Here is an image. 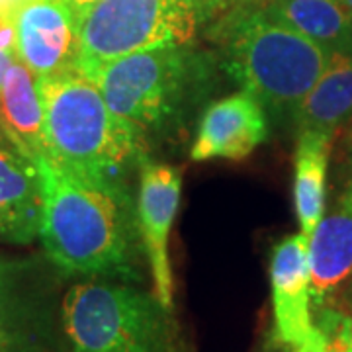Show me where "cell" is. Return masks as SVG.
I'll return each instance as SVG.
<instances>
[{
  "instance_id": "obj_21",
  "label": "cell",
  "mask_w": 352,
  "mask_h": 352,
  "mask_svg": "<svg viewBox=\"0 0 352 352\" xmlns=\"http://www.w3.org/2000/svg\"><path fill=\"white\" fill-rule=\"evenodd\" d=\"M18 57L12 55V53H6V51H0V88L4 85V78H6V73L8 69L12 67V63Z\"/></svg>"
},
{
  "instance_id": "obj_2",
  "label": "cell",
  "mask_w": 352,
  "mask_h": 352,
  "mask_svg": "<svg viewBox=\"0 0 352 352\" xmlns=\"http://www.w3.org/2000/svg\"><path fill=\"white\" fill-rule=\"evenodd\" d=\"M217 57L190 45L129 53L90 71L106 104L138 131L151 151L188 135L217 87Z\"/></svg>"
},
{
  "instance_id": "obj_4",
  "label": "cell",
  "mask_w": 352,
  "mask_h": 352,
  "mask_svg": "<svg viewBox=\"0 0 352 352\" xmlns=\"http://www.w3.org/2000/svg\"><path fill=\"white\" fill-rule=\"evenodd\" d=\"M206 36L219 67L276 120L294 118L331 57L325 47L254 6L229 8Z\"/></svg>"
},
{
  "instance_id": "obj_6",
  "label": "cell",
  "mask_w": 352,
  "mask_h": 352,
  "mask_svg": "<svg viewBox=\"0 0 352 352\" xmlns=\"http://www.w3.org/2000/svg\"><path fill=\"white\" fill-rule=\"evenodd\" d=\"M229 8V0H100L80 18L76 71L88 75L129 53L190 45Z\"/></svg>"
},
{
  "instance_id": "obj_1",
  "label": "cell",
  "mask_w": 352,
  "mask_h": 352,
  "mask_svg": "<svg viewBox=\"0 0 352 352\" xmlns=\"http://www.w3.org/2000/svg\"><path fill=\"white\" fill-rule=\"evenodd\" d=\"M36 161L43 178L39 239L50 263L65 276L141 282L138 200L87 186L47 157Z\"/></svg>"
},
{
  "instance_id": "obj_16",
  "label": "cell",
  "mask_w": 352,
  "mask_h": 352,
  "mask_svg": "<svg viewBox=\"0 0 352 352\" xmlns=\"http://www.w3.org/2000/svg\"><path fill=\"white\" fill-rule=\"evenodd\" d=\"M264 12L329 53L352 47V14L344 0H268Z\"/></svg>"
},
{
  "instance_id": "obj_15",
  "label": "cell",
  "mask_w": 352,
  "mask_h": 352,
  "mask_svg": "<svg viewBox=\"0 0 352 352\" xmlns=\"http://www.w3.org/2000/svg\"><path fill=\"white\" fill-rule=\"evenodd\" d=\"M0 129L32 159L45 157L43 108L38 80L22 61H14L0 88Z\"/></svg>"
},
{
  "instance_id": "obj_7",
  "label": "cell",
  "mask_w": 352,
  "mask_h": 352,
  "mask_svg": "<svg viewBox=\"0 0 352 352\" xmlns=\"http://www.w3.org/2000/svg\"><path fill=\"white\" fill-rule=\"evenodd\" d=\"M53 289L38 264L0 256V352H57Z\"/></svg>"
},
{
  "instance_id": "obj_24",
  "label": "cell",
  "mask_w": 352,
  "mask_h": 352,
  "mask_svg": "<svg viewBox=\"0 0 352 352\" xmlns=\"http://www.w3.org/2000/svg\"><path fill=\"white\" fill-rule=\"evenodd\" d=\"M344 198H349V200L352 201V178H351V182H349V188L344 190V194H342Z\"/></svg>"
},
{
  "instance_id": "obj_10",
  "label": "cell",
  "mask_w": 352,
  "mask_h": 352,
  "mask_svg": "<svg viewBox=\"0 0 352 352\" xmlns=\"http://www.w3.org/2000/svg\"><path fill=\"white\" fill-rule=\"evenodd\" d=\"M16 57L36 78L76 71L80 18L65 0H20L10 8Z\"/></svg>"
},
{
  "instance_id": "obj_14",
  "label": "cell",
  "mask_w": 352,
  "mask_h": 352,
  "mask_svg": "<svg viewBox=\"0 0 352 352\" xmlns=\"http://www.w3.org/2000/svg\"><path fill=\"white\" fill-rule=\"evenodd\" d=\"M292 120L298 133L319 131L333 138L352 120V47L331 53L325 71Z\"/></svg>"
},
{
  "instance_id": "obj_11",
  "label": "cell",
  "mask_w": 352,
  "mask_h": 352,
  "mask_svg": "<svg viewBox=\"0 0 352 352\" xmlns=\"http://www.w3.org/2000/svg\"><path fill=\"white\" fill-rule=\"evenodd\" d=\"M268 138V112L241 90L204 108L190 147V161H243Z\"/></svg>"
},
{
  "instance_id": "obj_3",
  "label": "cell",
  "mask_w": 352,
  "mask_h": 352,
  "mask_svg": "<svg viewBox=\"0 0 352 352\" xmlns=\"http://www.w3.org/2000/svg\"><path fill=\"white\" fill-rule=\"evenodd\" d=\"M36 80L45 157L87 186L131 194V173L151 155L138 131L110 110L98 87L78 71Z\"/></svg>"
},
{
  "instance_id": "obj_18",
  "label": "cell",
  "mask_w": 352,
  "mask_h": 352,
  "mask_svg": "<svg viewBox=\"0 0 352 352\" xmlns=\"http://www.w3.org/2000/svg\"><path fill=\"white\" fill-rule=\"evenodd\" d=\"M0 51L16 55V32H14L10 8L0 6Z\"/></svg>"
},
{
  "instance_id": "obj_22",
  "label": "cell",
  "mask_w": 352,
  "mask_h": 352,
  "mask_svg": "<svg viewBox=\"0 0 352 352\" xmlns=\"http://www.w3.org/2000/svg\"><path fill=\"white\" fill-rule=\"evenodd\" d=\"M231 4H237V6H256L261 2H268V0H229Z\"/></svg>"
},
{
  "instance_id": "obj_23",
  "label": "cell",
  "mask_w": 352,
  "mask_h": 352,
  "mask_svg": "<svg viewBox=\"0 0 352 352\" xmlns=\"http://www.w3.org/2000/svg\"><path fill=\"white\" fill-rule=\"evenodd\" d=\"M340 325H342L344 333H346V337H349L352 342V315L349 317V319H342V321H340Z\"/></svg>"
},
{
  "instance_id": "obj_5",
  "label": "cell",
  "mask_w": 352,
  "mask_h": 352,
  "mask_svg": "<svg viewBox=\"0 0 352 352\" xmlns=\"http://www.w3.org/2000/svg\"><path fill=\"white\" fill-rule=\"evenodd\" d=\"M173 309L133 284L88 280L61 303L71 352H182Z\"/></svg>"
},
{
  "instance_id": "obj_9",
  "label": "cell",
  "mask_w": 352,
  "mask_h": 352,
  "mask_svg": "<svg viewBox=\"0 0 352 352\" xmlns=\"http://www.w3.org/2000/svg\"><path fill=\"white\" fill-rule=\"evenodd\" d=\"M138 175L139 237L151 270L155 296L166 309H173L175 278L168 254V241L180 206L182 170L173 164L157 163L153 161L151 155H147L139 163Z\"/></svg>"
},
{
  "instance_id": "obj_13",
  "label": "cell",
  "mask_w": 352,
  "mask_h": 352,
  "mask_svg": "<svg viewBox=\"0 0 352 352\" xmlns=\"http://www.w3.org/2000/svg\"><path fill=\"white\" fill-rule=\"evenodd\" d=\"M311 300L317 307L335 296L352 278V201L340 198L339 206L323 215L307 245Z\"/></svg>"
},
{
  "instance_id": "obj_25",
  "label": "cell",
  "mask_w": 352,
  "mask_h": 352,
  "mask_svg": "<svg viewBox=\"0 0 352 352\" xmlns=\"http://www.w3.org/2000/svg\"><path fill=\"white\" fill-rule=\"evenodd\" d=\"M344 4H346V8H349L352 14V0H344Z\"/></svg>"
},
{
  "instance_id": "obj_17",
  "label": "cell",
  "mask_w": 352,
  "mask_h": 352,
  "mask_svg": "<svg viewBox=\"0 0 352 352\" xmlns=\"http://www.w3.org/2000/svg\"><path fill=\"white\" fill-rule=\"evenodd\" d=\"M333 135L300 131L296 145L294 206L302 233L309 239L325 212V180Z\"/></svg>"
},
{
  "instance_id": "obj_20",
  "label": "cell",
  "mask_w": 352,
  "mask_h": 352,
  "mask_svg": "<svg viewBox=\"0 0 352 352\" xmlns=\"http://www.w3.org/2000/svg\"><path fill=\"white\" fill-rule=\"evenodd\" d=\"M65 2L75 10L78 18H82V16H85L94 4H98L100 0H65Z\"/></svg>"
},
{
  "instance_id": "obj_12",
  "label": "cell",
  "mask_w": 352,
  "mask_h": 352,
  "mask_svg": "<svg viewBox=\"0 0 352 352\" xmlns=\"http://www.w3.org/2000/svg\"><path fill=\"white\" fill-rule=\"evenodd\" d=\"M43 217V178L36 159L0 129V243L30 245Z\"/></svg>"
},
{
  "instance_id": "obj_8",
  "label": "cell",
  "mask_w": 352,
  "mask_h": 352,
  "mask_svg": "<svg viewBox=\"0 0 352 352\" xmlns=\"http://www.w3.org/2000/svg\"><path fill=\"white\" fill-rule=\"evenodd\" d=\"M307 245L309 239L298 233L280 241L272 251L274 339L289 352H329L327 333L314 319Z\"/></svg>"
},
{
  "instance_id": "obj_19",
  "label": "cell",
  "mask_w": 352,
  "mask_h": 352,
  "mask_svg": "<svg viewBox=\"0 0 352 352\" xmlns=\"http://www.w3.org/2000/svg\"><path fill=\"white\" fill-rule=\"evenodd\" d=\"M329 352H352V342L351 339L346 337L342 325L339 327V335H337L335 342H331V351Z\"/></svg>"
}]
</instances>
